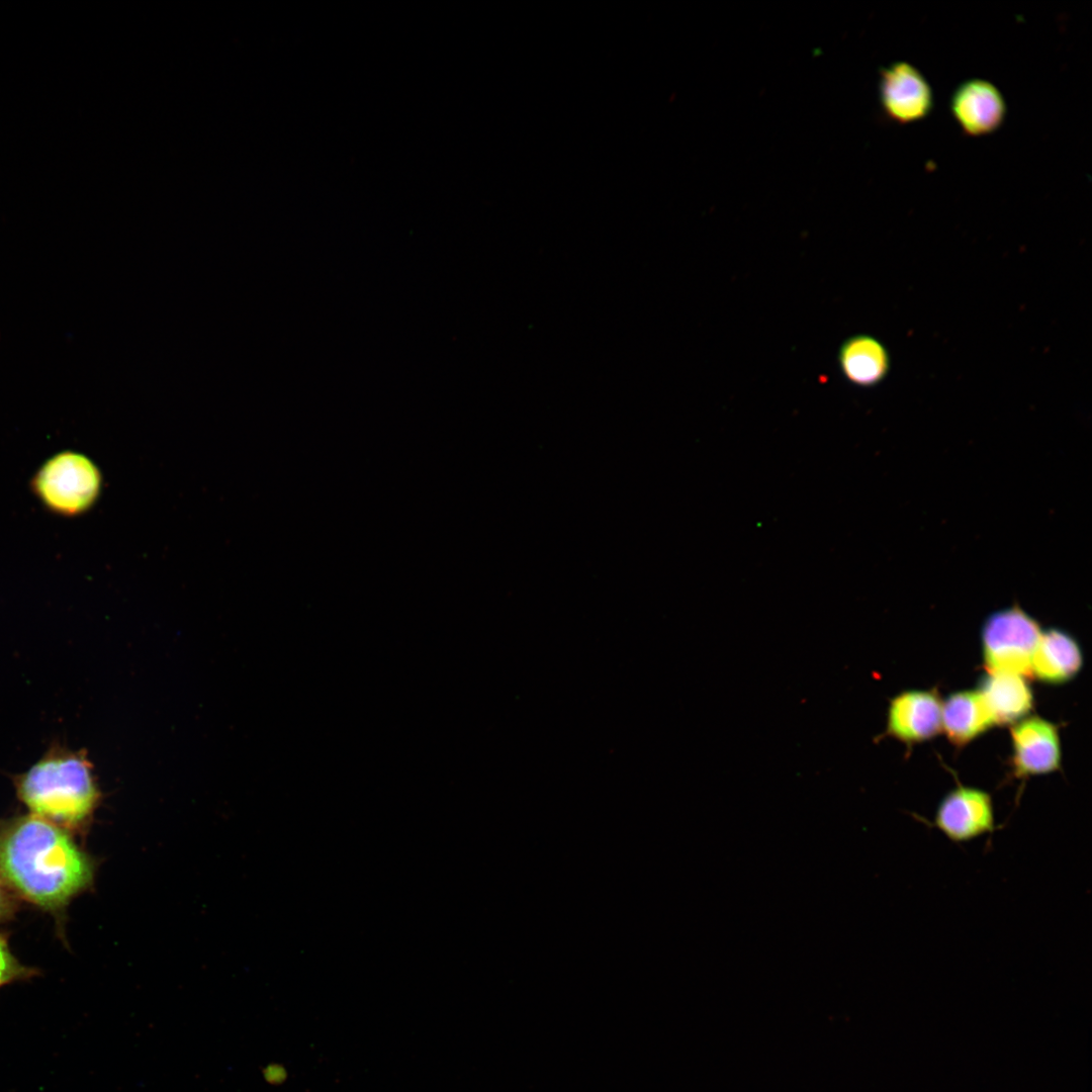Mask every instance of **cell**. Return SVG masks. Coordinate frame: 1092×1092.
<instances>
[{
    "label": "cell",
    "instance_id": "9",
    "mask_svg": "<svg viewBox=\"0 0 1092 1092\" xmlns=\"http://www.w3.org/2000/svg\"><path fill=\"white\" fill-rule=\"evenodd\" d=\"M941 706L931 692H904L890 703L887 731L907 742L930 738L941 728Z\"/></svg>",
    "mask_w": 1092,
    "mask_h": 1092
},
{
    "label": "cell",
    "instance_id": "7",
    "mask_svg": "<svg viewBox=\"0 0 1092 1092\" xmlns=\"http://www.w3.org/2000/svg\"><path fill=\"white\" fill-rule=\"evenodd\" d=\"M950 108L958 123L970 135L993 132L1006 114L1001 92L991 82L981 79L962 83L951 96Z\"/></svg>",
    "mask_w": 1092,
    "mask_h": 1092
},
{
    "label": "cell",
    "instance_id": "14",
    "mask_svg": "<svg viewBox=\"0 0 1092 1092\" xmlns=\"http://www.w3.org/2000/svg\"><path fill=\"white\" fill-rule=\"evenodd\" d=\"M37 969L23 965L11 951L7 937L0 933V989L38 976Z\"/></svg>",
    "mask_w": 1092,
    "mask_h": 1092
},
{
    "label": "cell",
    "instance_id": "10",
    "mask_svg": "<svg viewBox=\"0 0 1092 1092\" xmlns=\"http://www.w3.org/2000/svg\"><path fill=\"white\" fill-rule=\"evenodd\" d=\"M838 364L843 376L852 384L872 387L887 378L891 356L879 339L858 334L846 339L838 351Z\"/></svg>",
    "mask_w": 1092,
    "mask_h": 1092
},
{
    "label": "cell",
    "instance_id": "1",
    "mask_svg": "<svg viewBox=\"0 0 1092 1092\" xmlns=\"http://www.w3.org/2000/svg\"><path fill=\"white\" fill-rule=\"evenodd\" d=\"M71 833L30 813L0 818V882L58 919L94 877L93 859Z\"/></svg>",
    "mask_w": 1092,
    "mask_h": 1092
},
{
    "label": "cell",
    "instance_id": "2",
    "mask_svg": "<svg viewBox=\"0 0 1092 1092\" xmlns=\"http://www.w3.org/2000/svg\"><path fill=\"white\" fill-rule=\"evenodd\" d=\"M19 801L30 814L70 832L85 826L99 792L86 755L54 745L26 771L14 778Z\"/></svg>",
    "mask_w": 1092,
    "mask_h": 1092
},
{
    "label": "cell",
    "instance_id": "8",
    "mask_svg": "<svg viewBox=\"0 0 1092 1092\" xmlns=\"http://www.w3.org/2000/svg\"><path fill=\"white\" fill-rule=\"evenodd\" d=\"M1011 735L1017 777L1045 774L1059 767V737L1052 723L1031 717L1016 724Z\"/></svg>",
    "mask_w": 1092,
    "mask_h": 1092
},
{
    "label": "cell",
    "instance_id": "13",
    "mask_svg": "<svg viewBox=\"0 0 1092 1092\" xmlns=\"http://www.w3.org/2000/svg\"><path fill=\"white\" fill-rule=\"evenodd\" d=\"M994 725L978 691L950 695L941 706V727L956 745H964Z\"/></svg>",
    "mask_w": 1092,
    "mask_h": 1092
},
{
    "label": "cell",
    "instance_id": "12",
    "mask_svg": "<svg viewBox=\"0 0 1092 1092\" xmlns=\"http://www.w3.org/2000/svg\"><path fill=\"white\" fill-rule=\"evenodd\" d=\"M1081 665L1080 648L1071 636L1055 629L1040 634L1032 658V675L1043 681L1062 682L1074 676Z\"/></svg>",
    "mask_w": 1092,
    "mask_h": 1092
},
{
    "label": "cell",
    "instance_id": "5",
    "mask_svg": "<svg viewBox=\"0 0 1092 1092\" xmlns=\"http://www.w3.org/2000/svg\"><path fill=\"white\" fill-rule=\"evenodd\" d=\"M933 825L956 843L990 834L995 830L992 799L982 790L958 787L940 801Z\"/></svg>",
    "mask_w": 1092,
    "mask_h": 1092
},
{
    "label": "cell",
    "instance_id": "4",
    "mask_svg": "<svg viewBox=\"0 0 1092 1092\" xmlns=\"http://www.w3.org/2000/svg\"><path fill=\"white\" fill-rule=\"evenodd\" d=\"M1040 634L1035 620L1018 607L991 615L982 632L984 661L989 672L1031 676Z\"/></svg>",
    "mask_w": 1092,
    "mask_h": 1092
},
{
    "label": "cell",
    "instance_id": "6",
    "mask_svg": "<svg viewBox=\"0 0 1092 1092\" xmlns=\"http://www.w3.org/2000/svg\"><path fill=\"white\" fill-rule=\"evenodd\" d=\"M880 98L886 114L901 123L924 118L933 106L930 85L907 62H896L882 70Z\"/></svg>",
    "mask_w": 1092,
    "mask_h": 1092
},
{
    "label": "cell",
    "instance_id": "3",
    "mask_svg": "<svg viewBox=\"0 0 1092 1092\" xmlns=\"http://www.w3.org/2000/svg\"><path fill=\"white\" fill-rule=\"evenodd\" d=\"M102 484L97 466L85 455L58 453L44 462L32 479L33 492L51 511L77 516L97 500Z\"/></svg>",
    "mask_w": 1092,
    "mask_h": 1092
},
{
    "label": "cell",
    "instance_id": "15",
    "mask_svg": "<svg viewBox=\"0 0 1092 1092\" xmlns=\"http://www.w3.org/2000/svg\"><path fill=\"white\" fill-rule=\"evenodd\" d=\"M17 909V898L0 882V923L13 917Z\"/></svg>",
    "mask_w": 1092,
    "mask_h": 1092
},
{
    "label": "cell",
    "instance_id": "11",
    "mask_svg": "<svg viewBox=\"0 0 1092 1092\" xmlns=\"http://www.w3.org/2000/svg\"><path fill=\"white\" fill-rule=\"evenodd\" d=\"M978 692L994 724L1011 723L1024 716L1032 705L1030 689L1017 674L989 672Z\"/></svg>",
    "mask_w": 1092,
    "mask_h": 1092
}]
</instances>
